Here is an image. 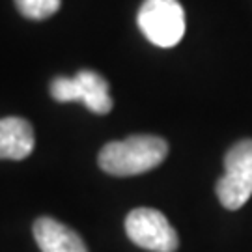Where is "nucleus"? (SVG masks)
I'll return each instance as SVG.
<instances>
[{
	"label": "nucleus",
	"mask_w": 252,
	"mask_h": 252,
	"mask_svg": "<svg viewBox=\"0 0 252 252\" xmlns=\"http://www.w3.org/2000/svg\"><path fill=\"white\" fill-rule=\"evenodd\" d=\"M168 153V144L161 136L133 135L112 140L101 148L97 162L110 176H138L159 166Z\"/></svg>",
	"instance_id": "obj_1"
},
{
	"label": "nucleus",
	"mask_w": 252,
	"mask_h": 252,
	"mask_svg": "<svg viewBox=\"0 0 252 252\" xmlns=\"http://www.w3.org/2000/svg\"><path fill=\"white\" fill-rule=\"evenodd\" d=\"M136 21L148 41L162 49L178 45L185 34V11L178 0H144Z\"/></svg>",
	"instance_id": "obj_2"
},
{
	"label": "nucleus",
	"mask_w": 252,
	"mask_h": 252,
	"mask_svg": "<svg viewBox=\"0 0 252 252\" xmlns=\"http://www.w3.org/2000/svg\"><path fill=\"white\" fill-rule=\"evenodd\" d=\"M217 196L226 209H239L252 196V140H241L224 157V176L217 181Z\"/></svg>",
	"instance_id": "obj_3"
},
{
	"label": "nucleus",
	"mask_w": 252,
	"mask_h": 252,
	"mask_svg": "<svg viewBox=\"0 0 252 252\" xmlns=\"http://www.w3.org/2000/svg\"><path fill=\"white\" fill-rule=\"evenodd\" d=\"M51 95L58 103L79 101L94 114H108L114 105L108 92V82L99 73L90 69H82L73 79L56 77L51 82Z\"/></svg>",
	"instance_id": "obj_4"
},
{
	"label": "nucleus",
	"mask_w": 252,
	"mask_h": 252,
	"mask_svg": "<svg viewBox=\"0 0 252 252\" xmlns=\"http://www.w3.org/2000/svg\"><path fill=\"white\" fill-rule=\"evenodd\" d=\"M126 232L133 243L152 252H176L180 245L168 219L152 207L133 209L126 219Z\"/></svg>",
	"instance_id": "obj_5"
},
{
	"label": "nucleus",
	"mask_w": 252,
	"mask_h": 252,
	"mask_svg": "<svg viewBox=\"0 0 252 252\" xmlns=\"http://www.w3.org/2000/svg\"><path fill=\"white\" fill-rule=\"evenodd\" d=\"M34 237L41 252H88L81 235L51 217L34 222Z\"/></svg>",
	"instance_id": "obj_6"
},
{
	"label": "nucleus",
	"mask_w": 252,
	"mask_h": 252,
	"mask_svg": "<svg viewBox=\"0 0 252 252\" xmlns=\"http://www.w3.org/2000/svg\"><path fill=\"white\" fill-rule=\"evenodd\" d=\"M34 144V129L25 118L9 116L0 120V159H27Z\"/></svg>",
	"instance_id": "obj_7"
},
{
	"label": "nucleus",
	"mask_w": 252,
	"mask_h": 252,
	"mask_svg": "<svg viewBox=\"0 0 252 252\" xmlns=\"http://www.w3.org/2000/svg\"><path fill=\"white\" fill-rule=\"evenodd\" d=\"M15 6L27 19L43 21L58 11L60 0H15Z\"/></svg>",
	"instance_id": "obj_8"
}]
</instances>
